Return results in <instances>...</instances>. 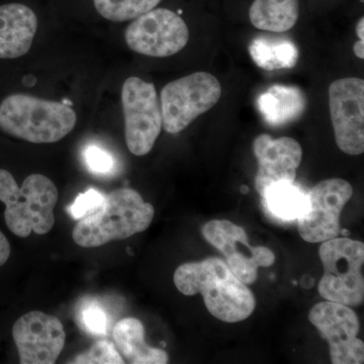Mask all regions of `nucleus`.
Returning <instances> with one entry per match:
<instances>
[{
	"label": "nucleus",
	"mask_w": 364,
	"mask_h": 364,
	"mask_svg": "<svg viewBox=\"0 0 364 364\" xmlns=\"http://www.w3.org/2000/svg\"><path fill=\"white\" fill-rule=\"evenodd\" d=\"M353 195L348 181L326 179L308 193L306 207L298 218L299 233L309 243H323L336 238L340 231V215Z\"/></svg>",
	"instance_id": "1a4fd4ad"
},
{
	"label": "nucleus",
	"mask_w": 364,
	"mask_h": 364,
	"mask_svg": "<svg viewBox=\"0 0 364 364\" xmlns=\"http://www.w3.org/2000/svg\"><path fill=\"white\" fill-rule=\"evenodd\" d=\"M299 0H253L249 9L251 23L258 30L286 33L298 23Z\"/></svg>",
	"instance_id": "a211bd4d"
},
{
	"label": "nucleus",
	"mask_w": 364,
	"mask_h": 364,
	"mask_svg": "<svg viewBox=\"0 0 364 364\" xmlns=\"http://www.w3.org/2000/svg\"><path fill=\"white\" fill-rule=\"evenodd\" d=\"M13 337L21 364H54L66 341L61 321L41 311L21 316L14 323Z\"/></svg>",
	"instance_id": "ddd939ff"
},
{
	"label": "nucleus",
	"mask_w": 364,
	"mask_h": 364,
	"mask_svg": "<svg viewBox=\"0 0 364 364\" xmlns=\"http://www.w3.org/2000/svg\"><path fill=\"white\" fill-rule=\"evenodd\" d=\"M265 208L282 221H294L303 214L306 207L308 195L299 186L289 182H279L268 186L262 195Z\"/></svg>",
	"instance_id": "aec40b11"
},
{
	"label": "nucleus",
	"mask_w": 364,
	"mask_h": 364,
	"mask_svg": "<svg viewBox=\"0 0 364 364\" xmlns=\"http://www.w3.org/2000/svg\"><path fill=\"white\" fill-rule=\"evenodd\" d=\"M161 0H95L97 13L107 20L123 23L156 9Z\"/></svg>",
	"instance_id": "412c9836"
},
{
	"label": "nucleus",
	"mask_w": 364,
	"mask_h": 364,
	"mask_svg": "<svg viewBox=\"0 0 364 364\" xmlns=\"http://www.w3.org/2000/svg\"><path fill=\"white\" fill-rule=\"evenodd\" d=\"M38 28V18L21 4L0 6V59H16L30 51Z\"/></svg>",
	"instance_id": "2eb2a0df"
},
{
	"label": "nucleus",
	"mask_w": 364,
	"mask_h": 364,
	"mask_svg": "<svg viewBox=\"0 0 364 364\" xmlns=\"http://www.w3.org/2000/svg\"><path fill=\"white\" fill-rule=\"evenodd\" d=\"M78 323L87 334L102 337L109 331V315L100 304L91 301L83 304L78 312Z\"/></svg>",
	"instance_id": "4be33fe9"
},
{
	"label": "nucleus",
	"mask_w": 364,
	"mask_h": 364,
	"mask_svg": "<svg viewBox=\"0 0 364 364\" xmlns=\"http://www.w3.org/2000/svg\"><path fill=\"white\" fill-rule=\"evenodd\" d=\"M132 51L164 58L181 52L189 40L188 26L179 14L154 9L135 18L124 33Z\"/></svg>",
	"instance_id": "6e6552de"
},
{
	"label": "nucleus",
	"mask_w": 364,
	"mask_h": 364,
	"mask_svg": "<svg viewBox=\"0 0 364 364\" xmlns=\"http://www.w3.org/2000/svg\"><path fill=\"white\" fill-rule=\"evenodd\" d=\"M114 340L117 351L127 363L132 364H166L168 355L145 342V329L140 320L124 318L114 328Z\"/></svg>",
	"instance_id": "f3484780"
},
{
	"label": "nucleus",
	"mask_w": 364,
	"mask_h": 364,
	"mask_svg": "<svg viewBox=\"0 0 364 364\" xmlns=\"http://www.w3.org/2000/svg\"><path fill=\"white\" fill-rule=\"evenodd\" d=\"M85 161L88 169L98 176H107L116 166V160L111 153L95 145L88 146L85 150Z\"/></svg>",
	"instance_id": "b1692460"
},
{
	"label": "nucleus",
	"mask_w": 364,
	"mask_h": 364,
	"mask_svg": "<svg viewBox=\"0 0 364 364\" xmlns=\"http://www.w3.org/2000/svg\"><path fill=\"white\" fill-rule=\"evenodd\" d=\"M318 255L324 267L318 287L320 296L345 306H360L364 299L363 242L336 237L323 242Z\"/></svg>",
	"instance_id": "39448f33"
},
{
	"label": "nucleus",
	"mask_w": 364,
	"mask_h": 364,
	"mask_svg": "<svg viewBox=\"0 0 364 364\" xmlns=\"http://www.w3.org/2000/svg\"><path fill=\"white\" fill-rule=\"evenodd\" d=\"M258 111L272 127H282L299 119L306 107L305 93L296 86H270L257 98Z\"/></svg>",
	"instance_id": "dca6fc26"
},
{
	"label": "nucleus",
	"mask_w": 364,
	"mask_h": 364,
	"mask_svg": "<svg viewBox=\"0 0 364 364\" xmlns=\"http://www.w3.org/2000/svg\"><path fill=\"white\" fill-rule=\"evenodd\" d=\"M329 109L335 140L342 152L356 156L364 152V81L347 77L329 86Z\"/></svg>",
	"instance_id": "9d476101"
},
{
	"label": "nucleus",
	"mask_w": 364,
	"mask_h": 364,
	"mask_svg": "<svg viewBox=\"0 0 364 364\" xmlns=\"http://www.w3.org/2000/svg\"><path fill=\"white\" fill-rule=\"evenodd\" d=\"M155 210L132 188H119L105 196L104 203L92 214L79 220L72 232L73 240L85 248L100 247L124 240L150 227Z\"/></svg>",
	"instance_id": "f03ea898"
},
{
	"label": "nucleus",
	"mask_w": 364,
	"mask_h": 364,
	"mask_svg": "<svg viewBox=\"0 0 364 364\" xmlns=\"http://www.w3.org/2000/svg\"><path fill=\"white\" fill-rule=\"evenodd\" d=\"M253 151L258 161L255 188L260 196L272 184L296 181V170L303 158L298 141L289 136L273 139L262 134L254 140Z\"/></svg>",
	"instance_id": "4468645a"
},
{
	"label": "nucleus",
	"mask_w": 364,
	"mask_h": 364,
	"mask_svg": "<svg viewBox=\"0 0 364 364\" xmlns=\"http://www.w3.org/2000/svg\"><path fill=\"white\" fill-rule=\"evenodd\" d=\"M221 95V83L207 72H196L169 82L160 95L162 127L167 133H181L196 117L214 107Z\"/></svg>",
	"instance_id": "423d86ee"
},
{
	"label": "nucleus",
	"mask_w": 364,
	"mask_h": 364,
	"mask_svg": "<svg viewBox=\"0 0 364 364\" xmlns=\"http://www.w3.org/2000/svg\"><path fill=\"white\" fill-rule=\"evenodd\" d=\"M11 256V244L4 234L0 231V267L6 264Z\"/></svg>",
	"instance_id": "a878e982"
},
{
	"label": "nucleus",
	"mask_w": 364,
	"mask_h": 364,
	"mask_svg": "<svg viewBox=\"0 0 364 364\" xmlns=\"http://www.w3.org/2000/svg\"><path fill=\"white\" fill-rule=\"evenodd\" d=\"M58 198L54 182L43 174L26 177L18 188L13 174L0 169V202L6 205V226L16 236L26 238L32 232L49 233L55 225Z\"/></svg>",
	"instance_id": "7ed1b4c3"
},
{
	"label": "nucleus",
	"mask_w": 364,
	"mask_h": 364,
	"mask_svg": "<svg viewBox=\"0 0 364 364\" xmlns=\"http://www.w3.org/2000/svg\"><path fill=\"white\" fill-rule=\"evenodd\" d=\"M173 282L184 296L202 294L208 312L223 322H241L255 310L252 291L221 258L184 263L177 267Z\"/></svg>",
	"instance_id": "f257e3e1"
},
{
	"label": "nucleus",
	"mask_w": 364,
	"mask_h": 364,
	"mask_svg": "<svg viewBox=\"0 0 364 364\" xmlns=\"http://www.w3.org/2000/svg\"><path fill=\"white\" fill-rule=\"evenodd\" d=\"M124 136L132 154L145 156L161 133L162 114L153 83L132 76L122 88Z\"/></svg>",
	"instance_id": "0eeeda50"
},
{
	"label": "nucleus",
	"mask_w": 364,
	"mask_h": 364,
	"mask_svg": "<svg viewBox=\"0 0 364 364\" xmlns=\"http://www.w3.org/2000/svg\"><path fill=\"white\" fill-rule=\"evenodd\" d=\"M309 320L327 340L332 363H363L364 344L358 338L360 325L350 306L322 301L311 310Z\"/></svg>",
	"instance_id": "f8f14e48"
},
{
	"label": "nucleus",
	"mask_w": 364,
	"mask_h": 364,
	"mask_svg": "<svg viewBox=\"0 0 364 364\" xmlns=\"http://www.w3.org/2000/svg\"><path fill=\"white\" fill-rule=\"evenodd\" d=\"M75 112L62 102L16 93L0 104V129L35 144L58 142L75 127Z\"/></svg>",
	"instance_id": "20e7f679"
},
{
	"label": "nucleus",
	"mask_w": 364,
	"mask_h": 364,
	"mask_svg": "<svg viewBox=\"0 0 364 364\" xmlns=\"http://www.w3.org/2000/svg\"><path fill=\"white\" fill-rule=\"evenodd\" d=\"M249 53L256 65L268 71L293 68L299 58L293 41L268 33L256 37L249 46Z\"/></svg>",
	"instance_id": "6ab92c4d"
},
{
	"label": "nucleus",
	"mask_w": 364,
	"mask_h": 364,
	"mask_svg": "<svg viewBox=\"0 0 364 364\" xmlns=\"http://www.w3.org/2000/svg\"><path fill=\"white\" fill-rule=\"evenodd\" d=\"M203 236L226 257L232 272L245 284H252L257 279L258 268L272 267L274 253L264 246H250L243 228L227 221L214 220L203 227Z\"/></svg>",
	"instance_id": "9b49d317"
},
{
	"label": "nucleus",
	"mask_w": 364,
	"mask_h": 364,
	"mask_svg": "<svg viewBox=\"0 0 364 364\" xmlns=\"http://www.w3.org/2000/svg\"><path fill=\"white\" fill-rule=\"evenodd\" d=\"M126 363L114 344L100 340L88 350L78 354L68 363L75 364H123Z\"/></svg>",
	"instance_id": "5701e85b"
},
{
	"label": "nucleus",
	"mask_w": 364,
	"mask_h": 364,
	"mask_svg": "<svg viewBox=\"0 0 364 364\" xmlns=\"http://www.w3.org/2000/svg\"><path fill=\"white\" fill-rule=\"evenodd\" d=\"M356 33H358L359 40L364 41V18H363V16H361V18H359L358 25H356Z\"/></svg>",
	"instance_id": "cd10ccee"
},
{
	"label": "nucleus",
	"mask_w": 364,
	"mask_h": 364,
	"mask_svg": "<svg viewBox=\"0 0 364 364\" xmlns=\"http://www.w3.org/2000/svg\"><path fill=\"white\" fill-rule=\"evenodd\" d=\"M353 52L359 59H364V41L359 40L354 44Z\"/></svg>",
	"instance_id": "bb28decb"
},
{
	"label": "nucleus",
	"mask_w": 364,
	"mask_h": 364,
	"mask_svg": "<svg viewBox=\"0 0 364 364\" xmlns=\"http://www.w3.org/2000/svg\"><path fill=\"white\" fill-rule=\"evenodd\" d=\"M105 195L95 188L88 189L80 193L74 203L69 205L68 213L75 220H80L85 215L92 214L104 203Z\"/></svg>",
	"instance_id": "393cba45"
}]
</instances>
